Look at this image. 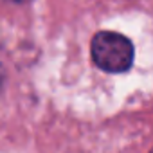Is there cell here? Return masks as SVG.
Wrapping results in <instances>:
<instances>
[{
	"instance_id": "6da1fadb",
	"label": "cell",
	"mask_w": 153,
	"mask_h": 153,
	"mask_svg": "<svg viewBox=\"0 0 153 153\" xmlns=\"http://www.w3.org/2000/svg\"><path fill=\"white\" fill-rule=\"evenodd\" d=\"M92 59L105 72H126L133 63V43L119 33L101 31L92 38Z\"/></svg>"
},
{
	"instance_id": "7a4b0ae2",
	"label": "cell",
	"mask_w": 153,
	"mask_h": 153,
	"mask_svg": "<svg viewBox=\"0 0 153 153\" xmlns=\"http://www.w3.org/2000/svg\"><path fill=\"white\" fill-rule=\"evenodd\" d=\"M11 2H27V0H11Z\"/></svg>"
},
{
	"instance_id": "3957f363",
	"label": "cell",
	"mask_w": 153,
	"mask_h": 153,
	"mask_svg": "<svg viewBox=\"0 0 153 153\" xmlns=\"http://www.w3.org/2000/svg\"><path fill=\"white\" fill-rule=\"evenodd\" d=\"M149 153H153V149H151V151H149Z\"/></svg>"
}]
</instances>
